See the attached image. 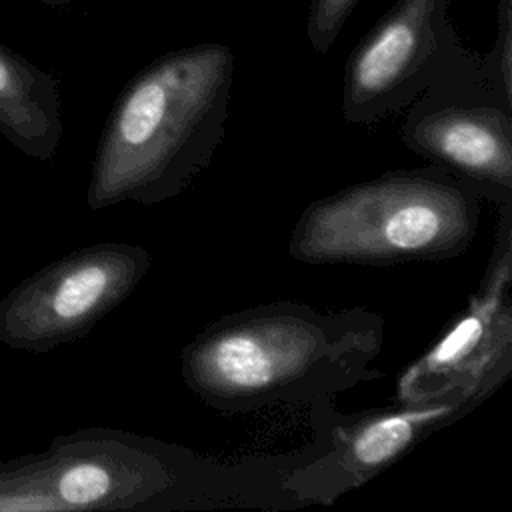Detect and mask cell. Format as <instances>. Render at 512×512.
<instances>
[{
  "instance_id": "cell-11",
  "label": "cell",
  "mask_w": 512,
  "mask_h": 512,
  "mask_svg": "<svg viewBox=\"0 0 512 512\" xmlns=\"http://www.w3.org/2000/svg\"><path fill=\"white\" fill-rule=\"evenodd\" d=\"M358 0H310L306 36L314 52L326 54L340 36Z\"/></svg>"
},
{
  "instance_id": "cell-4",
  "label": "cell",
  "mask_w": 512,
  "mask_h": 512,
  "mask_svg": "<svg viewBox=\"0 0 512 512\" xmlns=\"http://www.w3.org/2000/svg\"><path fill=\"white\" fill-rule=\"evenodd\" d=\"M202 464L182 446L82 428L54 436L42 452L0 460V512L176 508L178 496H204L190 480Z\"/></svg>"
},
{
  "instance_id": "cell-7",
  "label": "cell",
  "mask_w": 512,
  "mask_h": 512,
  "mask_svg": "<svg viewBox=\"0 0 512 512\" xmlns=\"http://www.w3.org/2000/svg\"><path fill=\"white\" fill-rule=\"evenodd\" d=\"M450 0H396L344 66L342 116L374 126L404 114L472 52L448 18Z\"/></svg>"
},
{
  "instance_id": "cell-3",
  "label": "cell",
  "mask_w": 512,
  "mask_h": 512,
  "mask_svg": "<svg viewBox=\"0 0 512 512\" xmlns=\"http://www.w3.org/2000/svg\"><path fill=\"white\" fill-rule=\"evenodd\" d=\"M482 196L446 168L392 170L310 202L290 238L304 264L394 266L464 254L478 230Z\"/></svg>"
},
{
  "instance_id": "cell-1",
  "label": "cell",
  "mask_w": 512,
  "mask_h": 512,
  "mask_svg": "<svg viewBox=\"0 0 512 512\" xmlns=\"http://www.w3.org/2000/svg\"><path fill=\"white\" fill-rule=\"evenodd\" d=\"M384 318L356 306L320 312L304 302H266L204 326L180 354L186 388L222 414L330 400L382 376Z\"/></svg>"
},
{
  "instance_id": "cell-9",
  "label": "cell",
  "mask_w": 512,
  "mask_h": 512,
  "mask_svg": "<svg viewBox=\"0 0 512 512\" xmlns=\"http://www.w3.org/2000/svg\"><path fill=\"white\" fill-rule=\"evenodd\" d=\"M488 396L482 390L460 388L420 402H392L382 408L336 414L334 424L324 428L322 452L290 466L280 478V488L284 496L306 504H332Z\"/></svg>"
},
{
  "instance_id": "cell-6",
  "label": "cell",
  "mask_w": 512,
  "mask_h": 512,
  "mask_svg": "<svg viewBox=\"0 0 512 512\" xmlns=\"http://www.w3.org/2000/svg\"><path fill=\"white\" fill-rule=\"evenodd\" d=\"M150 266L152 254L128 242H96L52 260L0 300V344L46 354L86 338Z\"/></svg>"
},
{
  "instance_id": "cell-8",
  "label": "cell",
  "mask_w": 512,
  "mask_h": 512,
  "mask_svg": "<svg viewBox=\"0 0 512 512\" xmlns=\"http://www.w3.org/2000/svg\"><path fill=\"white\" fill-rule=\"evenodd\" d=\"M498 208L496 242L478 290L432 346L398 374L394 402H420L460 388L492 396L508 380L512 372V204Z\"/></svg>"
},
{
  "instance_id": "cell-12",
  "label": "cell",
  "mask_w": 512,
  "mask_h": 512,
  "mask_svg": "<svg viewBox=\"0 0 512 512\" xmlns=\"http://www.w3.org/2000/svg\"><path fill=\"white\" fill-rule=\"evenodd\" d=\"M38 2H44V4H48V6H62V4H68V2H72V0H38Z\"/></svg>"
},
{
  "instance_id": "cell-5",
  "label": "cell",
  "mask_w": 512,
  "mask_h": 512,
  "mask_svg": "<svg viewBox=\"0 0 512 512\" xmlns=\"http://www.w3.org/2000/svg\"><path fill=\"white\" fill-rule=\"evenodd\" d=\"M400 140L494 204H512V76L472 52L406 112Z\"/></svg>"
},
{
  "instance_id": "cell-10",
  "label": "cell",
  "mask_w": 512,
  "mask_h": 512,
  "mask_svg": "<svg viewBox=\"0 0 512 512\" xmlns=\"http://www.w3.org/2000/svg\"><path fill=\"white\" fill-rule=\"evenodd\" d=\"M64 134L58 78L0 42V136L36 162H52Z\"/></svg>"
},
{
  "instance_id": "cell-2",
  "label": "cell",
  "mask_w": 512,
  "mask_h": 512,
  "mask_svg": "<svg viewBox=\"0 0 512 512\" xmlns=\"http://www.w3.org/2000/svg\"><path fill=\"white\" fill-rule=\"evenodd\" d=\"M232 80L234 54L220 42L166 52L136 72L102 128L86 206H154L182 194L222 144Z\"/></svg>"
}]
</instances>
